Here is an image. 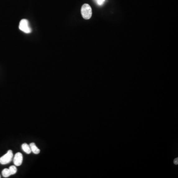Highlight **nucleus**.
<instances>
[{
	"mask_svg": "<svg viewBox=\"0 0 178 178\" xmlns=\"http://www.w3.org/2000/svg\"><path fill=\"white\" fill-rule=\"evenodd\" d=\"M82 17L85 20H89L92 16V10L90 5L87 4H84L81 10Z\"/></svg>",
	"mask_w": 178,
	"mask_h": 178,
	"instance_id": "f257e3e1",
	"label": "nucleus"
},
{
	"mask_svg": "<svg viewBox=\"0 0 178 178\" xmlns=\"http://www.w3.org/2000/svg\"><path fill=\"white\" fill-rule=\"evenodd\" d=\"M13 158V153L12 150H9L6 154L0 158V163L2 165L7 164L11 162Z\"/></svg>",
	"mask_w": 178,
	"mask_h": 178,
	"instance_id": "f03ea898",
	"label": "nucleus"
},
{
	"mask_svg": "<svg viewBox=\"0 0 178 178\" xmlns=\"http://www.w3.org/2000/svg\"><path fill=\"white\" fill-rule=\"evenodd\" d=\"M19 28L21 31L25 33H30L32 31L29 25V22L25 19H23L21 21Z\"/></svg>",
	"mask_w": 178,
	"mask_h": 178,
	"instance_id": "7ed1b4c3",
	"label": "nucleus"
},
{
	"mask_svg": "<svg viewBox=\"0 0 178 178\" xmlns=\"http://www.w3.org/2000/svg\"><path fill=\"white\" fill-rule=\"evenodd\" d=\"M13 163L16 166H21L23 161V155L21 153H17L13 158Z\"/></svg>",
	"mask_w": 178,
	"mask_h": 178,
	"instance_id": "20e7f679",
	"label": "nucleus"
},
{
	"mask_svg": "<svg viewBox=\"0 0 178 178\" xmlns=\"http://www.w3.org/2000/svg\"><path fill=\"white\" fill-rule=\"evenodd\" d=\"M29 145H30V147L31 152H33L34 154H39L40 152V150L37 148L35 143H31L30 144H29Z\"/></svg>",
	"mask_w": 178,
	"mask_h": 178,
	"instance_id": "39448f33",
	"label": "nucleus"
},
{
	"mask_svg": "<svg viewBox=\"0 0 178 178\" xmlns=\"http://www.w3.org/2000/svg\"><path fill=\"white\" fill-rule=\"evenodd\" d=\"M21 148L23 152H25L27 154H30L31 153V150L30 145H28L26 143L23 144L21 145Z\"/></svg>",
	"mask_w": 178,
	"mask_h": 178,
	"instance_id": "423d86ee",
	"label": "nucleus"
},
{
	"mask_svg": "<svg viewBox=\"0 0 178 178\" xmlns=\"http://www.w3.org/2000/svg\"><path fill=\"white\" fill-rule=\"evenodd\" d=\"M2 175L3 177H5V178H7V177H10L11 175L10 173V170H9V169L5 168L4 169L2 172Z\"/></svg>",
	"mask_w": 178,
	"mask_h": 178,
	"instance_id": "0eeeda50",
	"label": "nucleus"
},
{
	"mask_svg": "<svg viewBox=\"0 0 178 178\" xmlns=\"http://www.w3.org/2000/svg\"><path fill=\"white\" fill-rule=\"evenodd\" d=\"M9 169V170H10V173H11V175L15 174L17 172V168H16V165H15V166H10Z\"/></svg>",
	"mask_w": 178,
	"mask_h": 178,
	"instance_id": "6e6552de",
	"label": "nucleus"
},
{
	"mask_svg": "<svg viewBox=\"0 0 178 178\" xmlns=\"http://www.w3.org/2000/svg\"><path fill=\"white\" fill-rule=\"evenodd\" d=\"M105 1L106 0H96L97 4L99 6H102V5H103L104 2H105Z\"/></svg>",
	"mask_w": 178,
	"mask_h": 178,
	"instance_id": "1a4fd4ad",
	"label": "nucleus"
},
{
	"mask_svg": "<svg viewBox=\"0 0 178 178\" xmlns=\"http://www.w3.org/2000/svg\"><path fill=\"white\" fill-rule=\"evenodd\" d=\"M174 163L175 164H176V165H177L178 164V158H177L175 159L174 160Z\"/></svg>",
	"mask_w": 178,
	"mask_h": 178,
	"instance_id": "9d476101",
	"label": "nucleus"
},
{
	"mask_svg": "<svg viewBox=\"0 0 178 178\" xmlns=\"http://www.w3.org/2000/svg\"><path fill=\"white\" fill-rule=\"evenodd\" d=\"M0 178H1V176H0Z\"/></svg>",
	"mask_w": 178,
	"mask_h": 178,
	"instance_id": "9b49d317",
	"label": "nucleus"
}]
</instances>
